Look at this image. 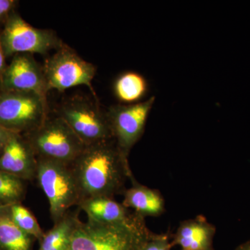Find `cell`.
<instances>
[{"mask_svg": "<svg viewBox=\"0 0 250 250\" xmlns=\"http://www.w3.org/2000/svg\"><path fill=\"white\" fill-rule=\"evenodd\" d=\"M80 210H69L53 228L45 233L39 250H67L72 233L80 221Z\"/></svg>", "mask_w": 250, "mask_h": 250, "instance_id": "obj_16", "label": "cell"}, {"mask_svg": "<svg viewBox=\"0 0 250 250\" xmlns=\"http://www.w3.org/2000/svg\"><path fill=\"white\" fill-rule=\"evenodd\" d=\"M155 99L152 96L132 104L113 105L106 111L113 139L126 157L144 134Z\"/></svg>", "mask_w": 250, "mask_h": 250, "instance_id": "obj_9", "label": "cell"}, {"mask_svg": "<svg viewBox=\"0 0 250 250\" xmlns=\"http://www.w3.org/2000/svg\"><path fill=\"white\" fill-rule=\"evenodd\" d=\"M0 170L29 182L36 179L37 157L27 140L14 134L0 156Z\"/></svg>", "mask_w": 250, "mask_h": 250, "instance_id": "obj_12", "label": "cell"}, {"mask_svg": "<svg viewBox=\"0 0 250 250\" xmlns=\"http://www.w3.org/2000/svg\"><path fill=\"white\" fill-rule=\"evenodd\" d=\"M172 248L168 233H154L150 231L141 242L137 250H172Z\"/></svg>", "mask_w": 250, "mask_h": 250, "instance_id": "obj_20", "label": "cell"}, {"mask_svg": "<svg viewBox=\"0 0 250 250\" xmlns=\"http://www.w3.org/2000/svg\"><path fill=\"white\" fill-rule=\"evenodd\" d=\"M14 134L16 133L11 132L0 125V156L2 154L5 147Z\"/></svg>", "mask_w": 250, "mask_h": 250, "instance_id": "obj_22", "label": "cell"}, {"mask_svg": "<svg viewBox=\"0 0 250 250\" xmlns=\"http://www.w3.org/2000/svg\"><path fill=\"white\" fill-rule=\"evenodd\" d=\"M35 241L15 223L10 206L0 208V250H32Z\"/></svg>", "mask_w": 250, "mask_h": 250, "instance_id": "obj_15", "label": "cell"}, {"mask_svg": "<svg viewBox=\"0 0 250 250\" xmlns=\"http://www.w3.org/2000/svg\"><path fill=\"white\" fill-rule=\"evenodd\" d=\"M129 181L131 187L123 194L124 200L122 204L126 208L144 218L159 216L165 212V200L159 190L139 183L134 176Z\"/></svg>", "mask_w": 250, "mask_h": 250, "instance_id": "obj_14", "label": "cell"}, {"mask_svg": "<svg viewBox=\"0 0 250 250\" xmlns=\"http://www.w3.org/2000/svg\"><path fill=\"white\" fill-rule=\"evenodd\" d=\"M215 233L214 225L198 215L179 224L171 237V243L173 247L179 246L180 250H213Z\"/></svg>", "mask_w": 250, "mask_h": 250, "instance_id": "obj_13", "label": "cell"}, {"mask_svg": "<svg viewBox=\"0 0 250 250\" xmlns=\"http://www.w3.org/2000/svg\"><path fill=\"white\" fill-rule=\"evenodd\" d=\"M0 91L32 92L47 98L42 67L31 54H17L13 57L0 80Z\"/></svg>", "mask_w": 250, "mask_h": 250, "instance_id": "obj_10", "label": "cell"}, {"mask_svg": "<svg viewBox=\"0 0 250 250\" xmlns=\"http://www.w3.org/2000/svg\"><path fill=\"white\" fill-rule=\"evenodd\" d=\"M10 212L18 228L39 243L42 241L45 232L30 210L22 205V203H18L10 206Z\"/></svg>", "mask_w": 250, "mask_h": 250, "instance_id": "obj_19", "label": "cell"}, {"mask_svg": "<svg viewBox=\"0 0 250 250\" xmlns=\"http://www.w3.org/2000/svg\"><path fill=\"white\" fill-rule=\"evenodd\" d=\"M17 1L14 0H0V21L6 20L13 12L15 5Z\"/></svg>", "mask_w": 250, "mask_h": 250, "instance_id": "obj_21", "label": "cell"}, {"mask_svg": "<svg viewBox=\"0 0 250 250\" xmlns=\"http://www.w3.org/2000/svg\"><path fill=\"white\" fill-rule=\"evenodd\" d=\"M70 166L80 190L81 202L92 197L113 198L123 194L126 181L134 176L128 157L114 139L85 146Z\"/></svg>", "mask_w": 250, "mask_h": 250, "instance_id": "obj_1", "label": "cell"}, {"mask_svg": "<svg viewBox=\"0 0 250 250\" xmlns=\"http://www.w3.org/2000/svg\"><path fill=\"white\" fill-rule=\"evenodd\" d=\"M42 68L48 92L51 90L62 92L83 85L98 100L92 83L96 67L65 44L45 61Z\"/></svg>", "mask_w": 250, "mask_h": 250, "instance_id": "obj_7", "label": "cell"}, {"mask_svg": "<svg viewBox=\"0 0 250 250\" xmlns=\"http://www.w3.org/2000/svg\"><path fill=\"white\" fill-rule=\"evenodd\" d=\"M0 37L6 58L21 53L45 54L63 45L53 31L33 27L14 11L5 20Z\"/></svg>", "mask_w": 250, "mask_h": 250, "instance_id": "obj_8", "label": "cell"}, {"mask_svg": "<svg viewBox=\"0 0 250 250\" xmlns=\"http://www.w3.org/2000/svg\"><path fill=\"white\" fill-rule=\"evenodd\" d=\"M27 193V182L0 170V208L22 203Z\"/></svg>", "mask_w": 250, "mask_h": 250, "instance_id": "obj_18", "label": "cell"}, {"mask_svg": "<svg viewBox=\"0 0 250 250\" xmlns=\"http://www.w3.org/2000/svg\"><path fill=\"white\" fill-rule=\"evenodd\" d=\"M79 208L83 210L88 220L98 223L122 225L130 228H147L145 218L110 197H92L82 200Z\"/></svg>", "mask_w": 250, "mask_h": 250, "instance_id": "obj_11", "label": "cell"}, {"mask_svg": "<svg viewBox=\"0 0 250 250\" xmlns=\"http://www.w3.org/2000/svg\"><path fill=\"white\" fill-rule=\"evenodd\" d=\"M48 117L47 98L32 92L0 91V125L24 135Z\"/></svg>", "mask_w": 250, "mask_h": 250, "instance_id": "obj_6", "label": "cell"}, {"mask_svg": "<svg viewBox=\"0 0 250 250\" xmlns=\"http://www.w3.org/2000/svg\"><path fill=\"white\" fill-rule=\"evenodd\" d=\"M37 159L58 161L70 166L85 145L61 117H47L36 129L22 135Z\"/></svg>", "mask_w": 250, "mask_h": 250, "instance_id": "obj_2", "label": "cell"}, {"mask_svg": "<svg viewBox=\"0 0 250 250\" xmlns=\"http://www.w3.org/2000/svg\"><path fill=\"white\" fill-rule=\"evenodd\" d=\"M147 228L137 229L122 225L79 222L67 250H137L150 232Z\"/></svg>", "mask_w": 250, "mask_h": 250, "instance_id": "obj_3", "label": "cell"}, {"mask_svg": "<svg viewBox=\"0 0 250 250\" xmlns=\"http://www.w3.org/2000/svg\"><path fill=\"white\" fill-rule=\"evenodd\" d=\"M235 250H250V240L246 243H242L239 246L237 247Z\"/></svg>", "mask_w": 250, "mask_h": 250, "instance_id": "obj_24", "label": "cell"}, {"mask_svg": "<svg viewBox=\"0 0 250 250\" xmlns=\"http://www.w3.org/2000/svg\"><path fill=\"white\" fill-rule=\"evenodd\" d=\"M113 93L121 103L132 104L140 103L149 90L147 81L141 74L134 71L123 72L113 83Z\"/></svg>", "mask_w": 250, "mask_h": 250, "instance_id": "obj_17", "label": "cell"}, {"mask_svg": "<svg viewBox=\"0 0 250 250\" xmlns=\"http://www.w3.org/2000/svg\"><path fill=\"white\" fill-rule=\"evenodd\" d=\"M36 179L48 200L54 224L66 214L71 207L80 203V190L70 166L37 159Z\"/></svg>", "mask_w": 250, "mask_h": 250, "instance_id": "obj_4", "label": "cell"}, {"mask_svg": "<svg viewBox=\"0 0 250 250\" xmlns=\"http://www.w3.org/2000/svg\"><path fill=\"white\" fill-rule=\"evenodd\" d=\"M61 117L85 146L113 139L106 112L98 101L82 95H74L61 104Z\"/></svg>", "mask_w": 250, "mask_h": 250, "instance_id": "obj_5", "label": "cell"}, {"mask_svg": "<svg viewBox=\"0 0 250 250\" xmlns=\"http://www.w3.org/2000/svg\"><path fill=\"white\" fill-rule=\"evenodd\" d=\"M6 58L2 44H1V37H0V80L4 73L5 69L7 66L6 63Z\"/></svg>", "mask_w": 250, "mask_h": 250, "instance_id": "obj_23", "label": "cell"}]
</instances>
